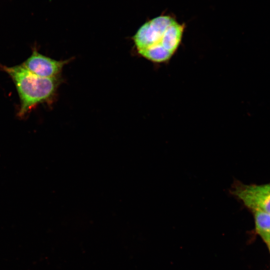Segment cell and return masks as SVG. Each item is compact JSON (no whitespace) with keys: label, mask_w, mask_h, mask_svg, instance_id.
I'll list each match as a JSON object with an SVG mask.
<instances>
[{"label":"cell","mask_w":270,"mask_h":270,"mask_svg":"<svg viewBox=\"0 0 270 270\" xmlns=\"http://www.w3.org/2000/svg\"><path fill=\"white\" fill-rule=\"evenodd\" d=\"M260 236H262L266 244L270 250V233L262 234Z\"/></svg>","instance_id":"cell-6"},{"label":"cell","mask_w":270,"mask_h":270,"mask_svg":"<svg viewBox=\"0 0 270 270\" xmlns=\"http://www.w3.org/2000/svg\"><path fill=\"white\" fill-rule=\"evenodd\" d=\"M260 186L264 190L270 194V183L260 185Z\"/></svg>","instance_id":"cell-7"},{"label":"cell","mask_w":270,"mask_h":270,"mask_svg":"<svg viewBox=\"0 0 270 270\" xmlns=\"http://www.w3.org/2000/svg\"><path fill=\"white\" fill-rule=\"evenodd\" d=\"M231 191L233 195L252 211H262L270 214V194L260 185H246L236 182Z\"/></svg>","instance_id":"cell-3"},{"label":"cell","mask_w":270,"mask_h":270,"mask_svg":"<svg viewBox=\"0 0 270 270\" xmlns=\"http://www.w3.org/2000/svg\"><path fill=\"white\" fill-rule=\"evenodd\" d=\"M13 81L20 98L18 114L22 117L40 104L50 102L60 84L59 78H43L34 74L22 64L0 65Z\"/></svg>","instance_id":"cell-2"},{"label":"cell","mask_w":270,"mask_h":270,"mask_svg":"<svg viewBox=\"0 0 270 270\" xmlns=\"http://www.w3.org/2000/svg\"><path fill=\"white\" fill-rule=\"evenodd\" d=\"M68 60H57L40 53L36 48L31 55L22 64L27 70L43 78L58 77Z\"/></svg>","instance_id":"cell-4"},{"label":"cell","mask_w":270,"mask_h":270,"mask_svg":"<svg viewBox=\"0 0 270 270\" xmlns=\"http://www.w3.org/2000/svg\"><path fill=\"white\" fill-rule=\"evenodd\" d=\"M184 26L169 16H160L144 24L132 37L138 53L154 63L168 62L181 43Z\"/></svg>","instance_id":"cell-1"},{"label":"cell","mask_w":270,"mask_h":270,"mask_svg":"<svg viewBox=\"0 0 270 270\" xmlns=\"http://www.w3.org/2000/svg\"><path fill=\"white\" fill-rule=\"evenodd\" d=\"M252 212L257 232L260 235L270 233V214L258 210Z\"/></svg>","instance_id":"cell-5"}]
</instances>
